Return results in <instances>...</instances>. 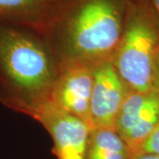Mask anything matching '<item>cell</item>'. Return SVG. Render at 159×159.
<instances>
[{
    "mask_svg": "<svg viewBox=\"0 0 159 159\" xmlns=\"http://www.w3.org/2000/svg\"><path fill=\"white\" fill-rule=\"evenodd\" d=\"M130 0H56L39 32L62 58L111 61Z\"/></svg>",
    "mask_w": 159,
    "mask_h": 159,
    "instance_id": "6da1fadb",
    "label": "cell"
},
{
    "mask_svg": "<svg viewBox=\"0 0 159 159\" xmlns=\"http://www.w3.org/2000/svg\"><path fill=\"white\" fill-rule=\"evenodd\" d=\"M51 134L57 159H85L90 128L81 119L47 101L30 115Z\"/></svg>",
    "mask_w": 159,
    "mask_h": 159,
    "instance_id": "5b68a950",
    "label": "cell"
},
{
    "mask_svg": "<svg viewBox=\"0 0 159 159\" xmlns=\"http://www.w3.org/2000/svg\"><path fill=\"white\" fill-rule=\"evenodd\" d=\"M56 0H0V20L40 31Z\"/></svg>",
    "mask_w": 159,
    "mask_h": 159,
    "instance_id": "ba28073f",
    "label": "cell"
},
{
    "mask_svg": "<svg viewBox=\"0 0 159 159\" xmlns=\"http://www.w3.org/2000/svg\"><path fill=\"white\" fill-rule=\"evenodd\" d=\"M154 90L157 92L159 97V55L157 60L156 71H155V78H154Z\"/></svg>",
    "mask_w": 159,
    "mask_h": 159,
    "instance_id": "8fae6325",
    "label": "cell"
},
{
    "mask_svg": "<svg viewBox=\"0 0 159 159\" xmlns=\"http://www.w3.org/2000/svg\"><path fill=\"white\" fill-rule=\"evenodd\" d=\"M148 2L159 24V0H148Z\"/></svg>",
    "mask_w": 159,
    "mask_h": 159,
    "instance_id": "4fadbf2b",
    "label": "cell"
},
{
    "mask_svg": "<svg viewBox=\"0 0 159 159\" xmlns=\"http://www.w3.org/2000/svg\"><path fill=\"white\" fill-rule=\"evenodd\" d=\"M159 125V97L155 90L129 91L114 129L124 140L131 155L137 153L144 141Z\"/></svg>",
    "mask_w": 159,
    "mask_h": 159,
    "instance_id": "8992f818",
    "label": "cell"
},
{
    "mask_svg": "<svg viewBox=\"0 0 159 159\" xmlns=\"http://www.w3.org/2000/svg\"><path fill=\"white\" fill-rule=\"evenodd\" d=\"M138 153H149L159 156V125L144 141L135 154Z\"/></svg>",
    "mask_w": 159,
    "mask_h": 159,
    "instance_id": "30bf717a",
    "label": "cell"
},
{
    "mask_svg": "<svg viewBox=\"0 0 159 159\" xmlns=\"http://www.w3.org/2000/svg\"><path fill=\"white\" fill-rule=\"evenodd\" d=\"M38 30L0 20V100L31 115L50 101L57 67Z\"/></svg>",
    "mask_w": 159,
    "mask_h": 159,
    "instance_id": "7a4b0ae2",
    "label": "cell"
},
{
    "mask_svg": "<svg viewBox=\"0 0 159 159\" xmlns=\"http://www.w3.org/2000/svg\"><path fill=\"white\" fill-rule=\"evenodd\" d=\"M127 144L115 129L96 127L89 131L85 159H131Z\"/></svg>",
    "mask_w": 159,
    "mask_h": 159,
    "instance_id": "9c48e42d",
    "label": "cell"
},
{
    "mask_svg": "<svg viewBox=\"0 0 159 159\" xmlns=\"http://www.w3.org/2000/svg\"><path fill=\"white\" fill-rule=\"evenodd\" d=\"M159 24L148 0H130L124 31L111 63L130 91L154 90Z\"/></svg>",
    "mask_w": 159,
    "mask_h": 159,
    "instance_id": "3957f363",
    "label": "cell"
},
{
    "mask_svg": "<svg viewBox=\"0 0 159 159\" xmlns=\"http://www.w3.org/2000/svg\"><path fill=\"white\" fill-rule=\"evenodd\" d=\"M131 159H159V156L149 153H138L133 155Z\"/></svg>",
    "mask_w": 159,
    "mask_h": 159,
    "instance_id": "7c38bea8",
    "label": "cell"
},
{
    "mask_svg": "<svg viewBox=\"0 0 159 159\" xmlns=\"http://www.w3.org/2000/svg\"><path fill=\"white\" fill-rule=\"evenodd\" d=\"M129 91L111 61L95 64L90 97L92 129H114L120 108Z\"/></svg>",
    "mask_w": 159,
    "mask_h": 159,
    "instance_id": "52a82bcc",
    "label": "cell"
},
{
    "mask_svg": "<svg viewBox=\"0 0 159 159\" xmlns=\"http://www.w3.org/2000/svg\"><path fill=\"white\" fill-rule=\"evenodd\" d=\"M95 64L62 58L57 65L50 101L58 108L81 119L92 129L90 97Z\"/></svg>",
    "mask_w": 159,
    "mask_h": 159,
    "instance_id": "277c9868",
    "label": "cell"
}]
</instances>
